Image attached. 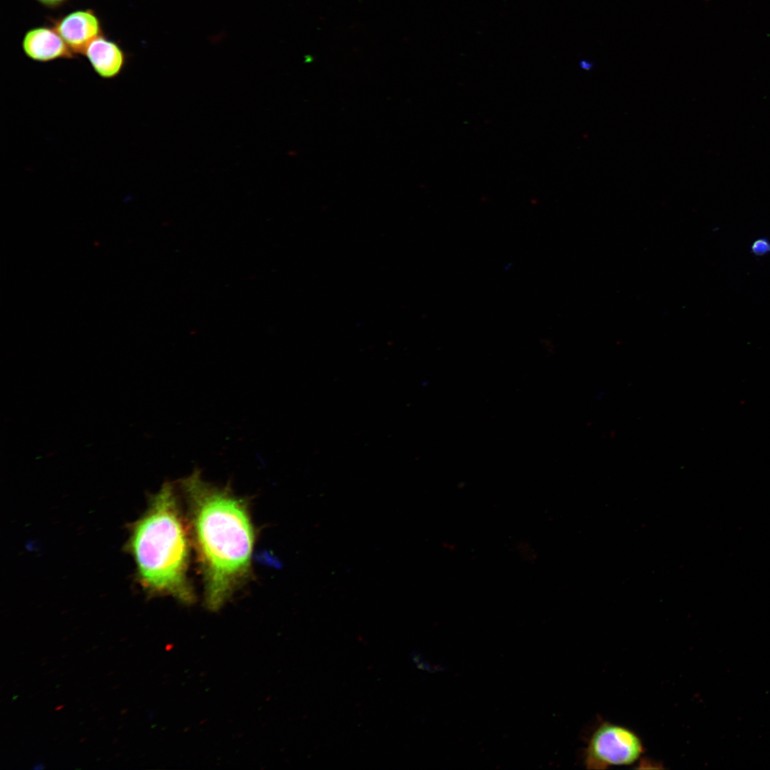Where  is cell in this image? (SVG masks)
<instances>
[{
  "label": "cell",
  "instance_id": "3",
  "mask_svg": "<svg viewBox=\"0 0 770 770\" xmlns=\"http://www.w3.org/2000/svg\"><path fill=\"white\" fill-rule=\"evenodd\" d=\"M640 738L631 729L605 722L591 736L585 753L589 769H604L611 766L630 765L643 753Z\"/></svg>",
  "mask_w": 770,
  "mask_h": 770
},
{
  "label": "cell",
  "instance_id": "5",
  "mask_svg": "<svg viewBox=\"0 0 770 770\" xmlns=\"http://www.w3.org/2000/svg\"><path fill=\"white\" fill-rule=\"evenodd\" d=\"M23 48L30 58L41 62L72 56L71 49L61 36L46 28L28 31L24 38Z\"/></svg>",
  "mask_w": 770,
  "mask_h": 770
},
{
  "label": "cell",
  "instance_id": "8",
  "mask_svg": "<svg viewBox=\"0 0 770 770\" xmlns=\"http://www.w3.org/2000/svg\"><path fill=\"white\" fill-rule=\"evenodd\" d=\"M594 63L587 60H581L580 61V66L581 68L584 70H590L593 66Z\"/></svg>",
  "mask_w": 770,
  "mask_h": 770
},
{
  "label": "cell",
  "instance_id": "7",
  "mask_svg": "<svg viewBox=\"0 0 770 770\" xmlns=\"http://www.w3.org/2000/svg\"><path fill=\"white\" fill-rule=\"evenodd\" d=\"M751 252L756 256H763L770 252V241L766 238L756 240L751 246Z\"/></svg>",
  "mask_w": 770,
  "mask_h": 770
},
{
  "label": "cell",
  "instance_id": "4",
  "mask_svg": "<svg viewBox=\"0 0 770 770\" xmlns=\"http://www.w3.org/2000/svg\"><path fill=\"white\" fill-rule=\"evenodd\" d=\"M99 31L98 19L87 11H78L67 15L56 27V32L74 52H85L89 43L98 38Z\"/></svg>",
  "mask_w": 770,
  "mask_h": 770
},
{
  "label": "cell",
  "instance_id": "6",
  "mask_svg": "<svg viewBox=\"0 0 770 770\" xmlns=\"http://www.w3.org/2000/svg\"><path fill=\"white\" fill-rule=\"evenodd\" d=\"M84 53L95 72L103 78H115L124 66L125 56L121 49L105 38L94 39Z\"/></svg>",
  "mask_w": 770,
  "mask_h": 770
},
{
  "label": "cell",
  "instance_id": "1",
  "mask_svg": "<svg viewBox=\"0 0 770 770\" xmlns=\"http://www.w3.org/2000/svg\"><path fill=\"white\" fill-rule=\"evenodd\" d=\"M189 532L204 582V605L220 610L251 575L255 530L246 501L199 470L179 481Z\"/></svg>",
  "mask_w": 770,
  "mask_h": 770
},
{
  "label": "cell",
  "instance_id": "9",
  "mask_svg": "<svg viewBox=\"0 0 770 770\" xmlns=\"http://www.w3.org/2000/svg\"><path fill=\"white\" fill-rule=\"evenodd\" d=\"M38 1H40L41 3H43V4H46V5H48V6H55V5H57V4H60L63 0H38Z\"/></svg>",
  "mask_w": 770,
  "mask_h": 770
},
{
  "label": "cell",
  "instance_id": "2",
  "mask_svg": "<svg viewBox=\"0 0 770 770\" xmlns=\"http://www.w3.org/2000/svg\"><path fill=\"white\" fill-rule=\"evenodd\" d=\"M176 486L165 482L131 527L128 548L137 580L150 595L170 596L183 605L196 600L188 579L191 538L177 496Z\"/></svg>",
  "mask_w": 770,
  "mask_h": 770
}]
</instances>
